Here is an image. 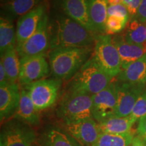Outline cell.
Listing matches in <instances>:
<instances>
[{
  "instance_id": "obj_1",
  "label": "cell",
  "mask_w": 146,
  "mask_h": 146,
  "mask_svg": "<svg viewBox=\"0 0 146 146\" xmlns=\"http://www.w3.org/2000/svg\"><path fill=\"white\" fill-rule=\"evenodd\" d=\"M50 50L66 47H92L97 35L64 14H55L49 21Z\"/></svg>"
},
{
  "instance_id": "obj_2",
  "label": "cell",
  "mask_w": 146,
  "mask_h": 146,
  "mask_svg": "<svg viewBox=\"0 0 146 146\" xmlns=\"http://www.w3.org/2000/svg\"><path fill=\"white\" fill-rule=\"evenodd\" d=\"M92 47H66L51 50L49 63L56 79L68 80L78 72L89 59Z\"/></svg>"
},
{
  "instance_id": "obj_3",
  "label": "cell",
  "mask_w": 146,
  "mask_h": 146,
  "mask_svg": "<svg viewBox=\"0 0 146 146\" xmlns=\"http://www.w3.org/2000/svg\"><path fill=\"white\" fill-rule=\"evenodd\" d=\"M92 95L70 87L64 96L56 110L63 122L93 118Z\"/></svg>"
},
{
  "instance_id": "obj_4",
  "label": "cell",
  "mask_w": 146,
  "mask_h": 146,
  "mask_svg": "<svg viewBox=\"0 0 146 146\" xmlns=\"http://www.w3.org/2000/svg\"><path fill=\"white\" fill-rule=\"evenodd\" d=\"M112 78L104 72L93 56L75 74L70 87L94 95L106 88L112 82Z\"/></svg>"
},
{
  "instance_id": "obj_5",
  "label": "cell",
  "mask_w": 146,
  "mask_h": 146,
  "mask_svg": "<svg viewBox=\"0 0 146 146\" xmlns=\"http://www.w3.org/2000/svg\"><path fill=\"white\" fill-rule=\"evenodd\" d=\"M94 47V58L100 67L112 78L117 76L122 70L121 60L111 35H98Z\"/></svg>"
},
{
  "instance_id": "obj_6",
  "label": "cell",
  "mask_w": 146,
  "mask_h": 146,
  "mask_svg": "<svg viewBox=\"0 0 146 146\" xmlns=\"http://www.w3.org/2000/svg\"><path fill=\"white\" fill-rule=\"evenodd\" d=\"M62 85L58 79H41L29 85L25 88L31 98L36 110H44L56 103Z\"/></svg>"
},
{
  "instance_id": "obj_7",
  "label": "cell",
  "mask_w": 146,
  "mask_h": 146,
  "mask_svg": "<svg viewBox=\"0 0 146 146\" xmlns=\"http://www.w3.org/2000/svg\"><path fill=\"white\" fill-rule=\"evenodd\" d=\"M36 135L31 126L14 119L4 124L0 133V146H33Z\"/></svg>"
},
{
  "instance_id": "obj_8",
  "label": "cell",
  "mask_w": 146,
  "mask_h": 146,
  "mask_svg": "<svg viewBox=\"0 0 146 146\" xmlns=\"http://www.w3.org/2000/svg\"><path fill=\"white\" fill-rule=\"evenodd\" d=\"M49 21L50 17L47 11L42 17L34 33L23 43L16 45L20 58L45 54L50 49Z\"/></svg>"
},
{
  "instance_id": "obj_9",
  "label": "cell",
  "mask_w": 146,
  "mask_h": 146,
  "mask_svg": "<svg viewBox=\"0 0 146 146\" xmlns=\"http://www.w3.org/2000/svg\"><path fill=\"white\" fill-rule=\"evenodd\" d=\"M93 118L98 123L116 116L117 98L116 82H112L106 88L92 95Z\"/></svg>"
},
{
  "instance_id": "obj_10",
  "label": "cell",
  "mask_w": 146,
  "mask_h": 146,
  "mask_svg": "<svg viewBox=\"0 0 146 146\" xmlns=\"http://www.w3.org/2000/svg\"><path fill=\"white\" fill-rule=\"evenodd\" d=\"M46 54L20 58L19 83L22 86L40 81L50 72V64Z\"/></svg>"
},
{
  "instance_id": "obj_11",
  "label": "cell",
  "mask_w": 146,
  "mask_h": 146,
  "mask_svg": "<svg viewBox=\"0 0 146 146\" xmlns=\"http://www.w3.org/2000/svg\"><path fill=\"white\" fill-rule=\"evenodd\" d=\"M63 130L82 146H92L101 134L99 125L94 118L63 122Z\"/></svg>"
},
{
  "instance_id": "obj_12",
  "label": "cell",
  "mask_w": 146,
  "mask_h": 146,
  "mask_svg": "<svg viewBox=\"0 0 146 146\" xmlns=\"http://www.w3.org/2000/svg\"><path fill=\"white\" fill-rule=\"evenodd\" d=\"M116 116L127 117L130 116L138 98L146 89L145 85L116 82Z\"/></svg>"
},
{
  "instance_id": "obj_13",
  "label": "cell",
  "mask_w": 146,
  "mask_h": 146,
  "mask_svg": "<svg viewBox=\"0 0 146 146\" xmlns=\"http://www.w3.org/2000/svg\"><path fill=\"white\" fill-rule=\"evenodd\" d=\"M48 11L47 1L18 18L16 26V45L21 44L34 33L43 15Z\"/></svg>"
},
{
  "instance_id": "obj_14",
  "label": "cell",
  "mask_w": 146,
  "mask_h": 146,
  "mask_svg": "<svg viewBox=\"0 0 146 146\" xmlns=\"http://www.w3.org/2000/svg\"><path fill=\"white\" fill-rule=\"evenodd\" d=\"M56 3L64 14L97 35L89 16L87 0H56Z\"/></svg>"
},
{
  "instance_id": "obj_15",
  "label": "cell",
  "mask_w": 146,
  "mask_h": 146,
  "mask_svg": "<svg viewBox=\"0 0 146 146\" xmlns=\"http://www.w3.org/2000/svg\"><path fill=\"white\" fill-rule=\"evenodd\" d=\"M21 90L18 84L0 85V120L3 123L14 116L19 105Z\"/></svg>"
},
{
  "instance_id": "obj_16",
  "label": "cell",
  "mask_w": 146,
  "mask_h": 146,
  "mask_svg": "<svg viewBox=\"0 0 146 146\" xmlns=\"http://www.w3.org/2000/svg\"><path fill=\"white\" fill-rule=\"evenodd\" d=\"M112 40L119 53L122 70L146 54V43L143 44L127 43L120 35L112 36Z\"/></svg>"
},
{
  "instance_id": "obj_17",
  "label": "cell",
  "mask_w": 146,
  "mask_h": 146,
  "mask_svg": "<svg viewBox=\"0 0 146 146\" xmlns=\"http://www.w3.org/2000/svg\"><path fill=\"white\" fill-rule=\"evenodd\" d=\"M14 118L22 120L31 126L38 125L40 123L38 111L25 88L21 89V99Z\"/></svg>"
},
{
  "instance_id": "obj_18",
  "label": "cell",
  "mask_w": 146,
  "mask_h": 146,
  "mask_svg": "<svg viewBox=\"0 0 146 146\" xmlns=\"http://www.w3.org/2000/svg\"><path fill=\"white\" fill-rule=\"evenodd\" d=\"M117 78L120 82L146 86V54L123 69Z\"/></svg>"
},
{
  "instance_id": "obj_19",
  "label": "cell",
  "mask_w": 146,
  "mask_h": 146,
  "mask_svg": "<svg viewBox=\"0 0 146 146\" xmlns=\"http://www.w3.org/2000/svg\"><path fill=\"white\" fill-rule=\"evenodd\" d=\"M40 146H82L62 129L51 127L42 133Z\"/></svg>"
},
{
  "instance_id": "obj_20",
  "label": "cell",
  "mask_w": 146,
  "mask_h": 146,
  "mask_svg": "<svg viewBox=\"0 0 146 146\" xmlns=\"http://www.w3.org/2000/svg\"><path fill=\"white\" fill-rule=\"evenodd\" d=\"M90 19L97 33L106 35V23L108 18V0H87Z\"/></svg>"
},
{
  "instance_id": "obj_21",
  "label": "cell",
  "mask_w": 146,
  "mask_h": 146,
  "mask_svg": "<svg viewBox=\"0 0 146 146\" xmlns=\"http://www.w3.org/2000/svg\"><path fill=\"white\" fill-rule=\"evenodd\" d=\"M46 0H11L1 4V15L12 21L21 17Z\"/></svg>"
},
{
  "instance_id": "obj_22",
  "label": "cell",
  "mask_w": 146,
  "mask_h": 146,
  "mask_svg": "<svg viewBox=\"0 0 146 146\" xmlns=\"http://www.w3.org/2000/svg\"><path fill=\"white\" fill-rule=\"evenodd\" d=\"M136 121L131 116L120 117L114 116L98 123L102 133L114 135H124L131 132Z\"/></svg>"
},
{
  "instance_id": "obj_23",
  "label": "cell",
  "mask_w": 146,
  "mask_h": 146,
  "mask_svg": "<svg viewBox=\"0 0 146 146\" xmlns=\"http://www.w3.org/2000/svg\"><path fill=\"white\" fill-rule=\"evenodd\" d=\"M12 19L3 15L0 18V52L1 55L16 47V30Z\"/></svg>"
},
{
  "instance_id": "obj_24",
  "label": "cell",
  "mask_w": 146,
  "mask_h": 146,
  "mask_svg": "<svg viewBox=\"0 0 146 146\" xmlns=\"http://www.w3.org/2000/svg\"><path fill=\"white\" fill-rule=\"evenodd\" d=\"M121 35L127 43L143 44L146 43V25L135 18H131L128 22Z\"/></svg>"
},
{
  "instance_id": "obj_25",
  "label": "cell",
  "mask_w": 146,
  "mask_h": 146,
  "mask_svg": "<svg viewBox=\"0 0 146 146\" xmlns=\"http://www.w3.org/2000/svg\"><path fill=\"white\" fill-rule=\"evenodd\" d=\"M16 47L1 55V62L8 76L10 83L18 84L20 74V58Z\"/></svg>"
},
{
  "instance_id": "obj_26",
  "label": "cell",
  "mask_w": 146,
  "mask_h": 146,
  "mask_svg": "<svg viewBox=\"0 0 146 146\" xmlns=\"http://www.w3.org/2000/svg\"><path fill=\"white\" fill-rule=\"evenodd\" d=\"M134 137L133 131L124 135L102 133L92 146H131Z\"/></svg>"
},
{
  "instance_id": "obj_27",
  "label": "cell",
  "mask_w": 146,
  "mask_h": 146,
  "mask_svg": "<svg viewBox=\"0 0 146 146\" xmlns=\"http://www.w3.org/2000/svg\"><path fill=\"white\" fill-rule=\"evenodd\" d=\"M128 22L129 21L116 16H108L106 23L105 34L108 35H112L123 31Z\"/></svg>"
},
{
  "instance_id": "obj_28",
  "label": "cell",
  "mask_w": 146,
  "mask_h": 146,
  "mask_svg": "<svg viewBox=\"0 0 146 146\" xmlns=\"http://www.w3.org/2000/svg\"><path fill=\"white\" fill-rule=\"evenodd\" d=\"M130 116L136 122L146 116V89L138 98Z\"/></svg>"
},
{
  "instance_id": "obj_29",
  "label": "cell",
  "mask_w": 146,
  "mask_h": 146,
  "mask_svg": "<svg viewBox=\"0 0 146 146\" xmlns=\"http://www.w3.org/2000/svg\"><path fill=\"white\" fill-rule=\"evenodd\" d=\"M116 16L125 21H129L130 14L125 5L123 4H118L114 5H108V16Z\"/></svg>"
},
{
  "instance_id": "obj_30",
  "label": "cell",
  "mask_w": 146,
  "mask_h": 146,
  "mask_svg": "<svg viewBox=\"0 0 146 146\" xmlns=\"http://www.w3.org/2000/svg\"><path fill=\"white\" fill-rule=\"evenodd\" d=\"M141 3V0H123V3L127 8L131 18L137 16Z\"/></svg>"
},
{
  "instance_id": "obj_31",
  "label": "cell",
  "mask_w": 146,
  "mask_h": 146,
  "mask_svg": "<svg viewBox=\"0 0 146 146\" xmlns=\"http://www.w3.org/2000/svg\"><path fill=\"white\" fill-rule=\"evenodd\" d=\"M137 131L138 135L143 139L146 143V116L139 120Z\"/></svg>"
},
{
  "instance_id": "obj_32",
  "label": "cell",
  "mask_w": 146,
  "mask_h": 146,
  "mask_svg": "<svg viewBox=\"0 0 146 146\" xmlns=\"http://www.w3.org/2000/svg\"><path fill=\"white\" fill-rule=\"evenodd\" d=\"M134 18L143 23H146V0H141L137 14Z\"/></svg>"
},
{
  "instance_id": "obj_33",
  "label": "cell",
  "mask_w": 146,
  "mask_h": 146,
  "mask_svg": "<svg viewBox=\"0 0 146 146\" xmlns=\"http://www.w3.org/2000/svg\"><path fill=\"white\" fill-rule=\"evenodd\" d=\"M10 83L2 63L0 62V85Z\"/></svg>"
},
{
  "instance_id": "obj_34",
  "label": "cell",
  "mask_w": 146,
  "mask_h": 146,
  "mask_svg": "<svg viewBox=\"0 0 146 146\" xmlns=\"http://www.w3.org/2000/svg\"><path fill=\"white\" fill-rule=\"evenodd\" d=\"M131 146H146V143L139 136H135Z\"/></svg>"
},
{
  "instance_id": "obj_35",
  "label": "cell",
  "mask_w": 146,
  "mask_h": 146,
  "mask_svg": "<svg viewBox=\"0 0 146 146\" xmlns=\"http://www.w3.org/2000/svg\"><path fill=\"white\" fill-rule=\"evenodd\" d=\"M122 3H123V0H108V5L122 4Z\"/></svg>"
},
{
  "instance_id": "obj_36",
  "label": "cell",
  "mask_w": 146,
  "mask_h": 146,
  "mask_svg": "<svg viewBox=\"0 0 146 146\" xmlns=\"http://www.w3.org/2000/svg\"><path fill=\"white\" fill-rule=\"evenodd\" d=\"M11 1V0H1V4H2V3H5L6 2H8V1Z\"/></svg>"
},
{
  "instance_id": "obj_37",
  "label": "cell",
  "mask_w": 146,
  "mask_h": 146,
  "mask_svg": "<svg viewBox=\"0 0 146 146\" xmlns=\"http://www.w3.org/2000/svg\"><path fill=\"white\" fill-rule=\"evenodd\" d=\"M33 146H40V145H37V144H34V145H33Z\"/></svg>"
}]
</instances>
